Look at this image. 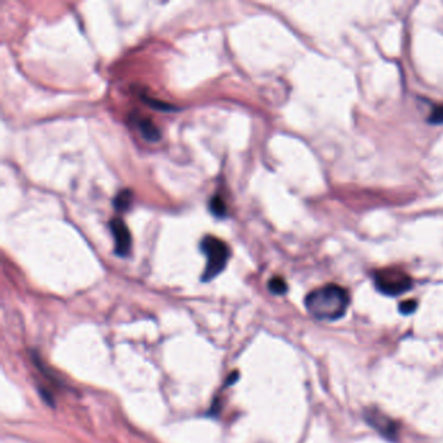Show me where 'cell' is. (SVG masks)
<instances>
[{
  "instance_id": "1",
  "label": "cell",
  "mask_w": 443,
  "mask_h": 443,
  "mask_svg": "<svg viewBox=\"0 0 443 443\" xmlns=\"http://www.w3.org/2000/svg\"><path fill=\"white\" fill-rule=\"evenodd\" d=\"M350 305L347 291L338 285H325L315 289L306 298L308 312L318 320H338L344 316Z\"/></svg>"
},
{
  "instance_id": "4",
  "label": "cell",
  "mask_w": 443,
  "mask_h": 443,
  "mask_svg": "<svg viewBox=\"0 0 443 443\" xmlns=\"http://www.w3.org/2000/svg\"><path fill=\"white\" fill-rule=\"evenodd\" d=\"M110 229L114 238V252L117 256L125 258L132 250V234L120 218H112L110 223Z\"/></svg>"
},
{
  "instance_id": "5",
  "label": "cell",
  "mask_w": 443,
  "mask_h": 443,
  "mask_svg": "<svg viewBox=\"0 0 443 443\" xmlns=\"http://www.w3.org/2000/svg\"><path fill=\"white\" fill-rule=\"evenodd\" d=\"M365 419L372 428H375L377 432L387 437V440H394L397 437L398 426L394 421L389 419L387 415L378 411H367Z\"/></svg>"
},
{
  "instance_id": "3",
  "label": "cell",
  "mask_w": 443,
  "mask_h": 443,
  "mask_svg": "<svg viewBox=\"0 0 443 443\" xmlns=\"http://www.w3.org/2000/svg\"><path fill=\"white\" fill-rule=\"evenodd\" d=\"M375 287L378 291L389 296H398L412 287V280L407 273L394 268L377 271L375 274Z\"/></svg>"
},
{
  "instance_id": "6",
  "label": "cell",
  "mask_w": 443,
  "mask_h": 443,
  "mask_svg": "<svg viewBox=\"0 0 443 443\" xmlns=\"http://www.w3.org/2000/svg\"><path fill=\"white\" fill-rule=\"evenodd\" d=\"M134 124H136V129L139 130L141 136H143L148 142H158L161 138L159 127L155 125L147 117L136 116L134 117Z\"/></svg>"
},
{
  "instance_id": "10",
  "label": "cell",
  "mask_w": 443,
  "mask_h": 443,
  "mask_svg": "<svg viewBox=\"0 0 443 443\" xmlns=\"http://www.w3.org/2000/svg\"><path fill=\"white\" fill-rule=\"evenodd\" d=\"M429 121L433 123V124H443V104L442 105L435 107V108L433 110Z\"/></svg>"
},
{
  "instance_id": "2",
  "label": "cell",
  "mask_w": 443,
  "mask_h": 443,
  "mask_svg": "<svg viewBox=\"0 0 443 443\" xmlns=\"http://www.w3.org/2000/svg\"><path fill=\"white\" fill-rule=\"evenodd\" d=\"M200 250L207 258V264H205L202 280L205 282H208L225 269L230 251L224 240L216 238L214 236H207L202 239Z\"/></svg>"
},
{
  "instance_id": "9",
  "label": "cell",
  "mask_w": 443,
  "mask_h": 443,
  "mask_svg": "<svg viewBox=\"0 0 443 443\" xmlns=\"http://www.w3.org/2000/svg\"><path fill=\"white\" fill-rule=\"evenodd\" d=\"M269 290L276 296H282L287 291V284L285 282L282 277H273L272 280L268 284Z\"/></svg>"
},
{
  "instance_id": "8",
  "label": "cell",
  "mask_w": 443,
  "mask_h": 443,
  "mask_svg": "<svg viewBox=\"0 0 443 443\" xmlns=\"http://www.w3.org/2000/svg\"><path fill=\"white\" fill-rule=\"evenodd\" d=\"M209 211H211V214L214 216L218 217V218L227 216V205H225V202L223 200L221 196L215 195L209 200Z\"/></svg>"
},
{
  "instance_id": "7",
  "label": "cell",
  "mask_w": 443,
  "mask_h": 443,
  "mask_svg": "<svg viewBox=\"0 0 443 443\" xmlns=\"http://www.w3.org/2000/svg\"><path fill=\"white\" fill-rule=\"evenodd\" d=\"M133 203V193L130 190H123L116 195L114 198V208L117 211H127L130 208V205Z\"/></svg>"
},
{
  "instance_id": "11",
  "label": "cell",
  "mask_w": 443,
  "mask_h": 443,
  "mask_svg": "<svg viewBox=\"0 0 443 443\" xmlns=\"http://www.w3.org/2000/svg\"><path fill=\"white\" fill-rule=\"evenodd\" d=\"M416 308V302L415 300H406L404 303L400 305V311L403 313H411Z\"/></svg>"
}]
</instances>
